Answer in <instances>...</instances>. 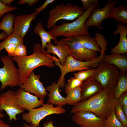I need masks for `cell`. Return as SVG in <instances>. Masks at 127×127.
<instances>
[{
  "mask_svg": "<svg viewBox=\"0 0 127 127\" xmlns=\"http://www.w3.org/2000/svg\"><path fill=\"white\" fill-rule=\"evenodd\" d=\"M84 12L82 7L74 5L70 3L65 5L63 3L57 5L50 11L47 27L52 28L59 20H73L81 16Z\"/></svg>",
  "mask_w": 127,
  "mask_h": 127,
  "instance_id": "obj_5",
  "label": "cell"
},
{
  "mask_svg": "<svg viewBox=\"0 0 127 127\" xmlns=\"http://www.w3.org/2000/svg\"><path fill=\"white\" fill-rule=\"evenodd\" d=\"M94 37L100 47L101 50V53L105 55L106 54L105 51L107 50V45L108 42L104 36L100 33L97 32L96 33Z\"/></svg>",
  "mask_w": 127,
  "mask_h": 127,
  "instance_id": "obj_32",
  "label": "cell"
},
{
  "mask_svg": "<svg viewBox=\"0 0 127 127\" xmlns=\"http://www.w3.org/2000/svg\"><path fill=\"white\" fill-rule=\"evenodd\" d=\"M103 127H123L116 118L115 110L105 119Z\"/></svg>",
  "mask_w": 127,
  "mask_h": 127,
  "instance_id": "obj_28",
  "label": "cell"
},
{
  "mask_svg": "<svg viewBox=\"0 0 127 127\" xmlns=\"http://www.w3.org/2000/svg\"><path fill=\"white\" fill-rule=\"evenodd\" d=\"M37 15L35 11L30 14L15 16L14 32L23 39L29 28L32 21L36 18Z\"/></svg>",
  "mask_w": 127,
  "mask_h": 127,
  "instance_id": "obj_15",
  "label": "cell"
},
{
  "mask_svg": "<svg viewBox=\"0 0 127 127\" xmlns=\"http://www.w3.org/2000/svg\"><path fill=\"white\" fill-rule=\"evenodd\" d=\"M71 117L77 125L83 127H103L105 119L90 111H81L75 112Z\"/></svg>",
  "mask_w": 127,
  "mask_h": 127,
  "instance_id": "obj_12",
  "label": "cell"
},
{
  "mask_svg": "<svg viewBox=\"0 0 127 127\" xmlns=\"http://www.w3.org/2000/svg\"><path fill=\"white\" fill-rule=\"evenodd\" d=\"M118 99L115 97L114 87L103 89L87 99L74 105L70 113L74 114L81 111H88L105 119L115 110Z\"/></svg>",
  "mask_w": 127,
  "mask_h": 127,
  "instance_id": "obj_1",
  "label": "cell"
},
{
  "mask_svg": "<svg viewBox=\"0 0 127 127\" xmlns=\"http://www.w3.org/2000/svg\"><path fill=\"white\" fill-rule=\"evenodd\" d=\"M17 8L13 5L6 6L0 0V16L1 17L5 13L10 12L14 11Z\"/></svg>",
  "mask_w": 127,
  "mask_h": 127,
  "instance_id": "obj_34",
  "label": "cell"
},
{
  "mask_svg": "<svg viewBox=\"0 0 127 127\" xmlns=\"http://www.w3.org/2000/svg\"><path fill=\"white\" fill-rule=\"evenodd\" d=\"M5 117L4 115L0 112V118H1Z\"/></svg>",
  "mask_w": 127,
  "mask_h": 127,
  "instance_id": "obj_45",
  "label": "cell"
},
{
  "mask_svg": "<svg viewBox=\"0 0 127 127\" xmlns=\"http://www.w3.org/2000/svg\"><path fill=\"white\" fill-rule=\"evenodd\" d=\"M40 44L37 43L33 46V52L31 55L25 56H14L11 57L17 62L18 67L19 78L18 86H20L28 78L31 73L36 68L46 66L49 68L55 66V55L44 54L41 51Z\"/></svg>",
  "mask_w": 127,
  "mask_h": 127,
  "instance_id": "obj_2",
  "label": "cell"
},
{
  "mask_svg": "<svg viewBox=\"0 0 127 127\" xmlns=\"http://www.w3.org/2000/svg\"><path fill=\"white\" fill-rule=\"evenodd\" d=\"M23 39L17 33L14 32L12 33L3 42L0 43V52L6 45L13 43L17 44L23 43Z\"/></svg>",
  "mask_w": 127,
  "mask_h": 127,
  "instance_id": "obj_27",
  "label": "cell"
},
{
  "mask_svg": "<svg viewBox=\"0 0 127 127\" xmlns=\"http://www.w3.org/2000/svg\"><path fill=\"white\" fill-rule=\"evenodd\" d=\"M81 1L83 4L82 8L84 11L87 10L90 6L94 3L95 4L98 8H100L98 0H81Z\"/></svg>",
  "mask_w": 127,
  "mask_h": 127,
  "instance_id": "obj_35",
  "label": "cell"
},
{
  "mask_svg": "<svg viewBox=\"0 0 127 127\" xmlns=\"http://www.w3.org/2000/svg\"><path fill=\"white\" fill-rule=\"evenodd\" d=\"M66 111L62 107H54L53 105L47 102L40 107L31 109L28 113H23L22 117L23 120L31 125L38 127H39L41 120L46 116L53 114H63Z\"/></svg>",
  "mask_w": 127,
  "mask_h": 127,
  "instance_id": "obj_6",
  "label": "cell"
},
{
  "mask_svg": "<svg viewBox=\"0 0 127 127\" xmlns=\"http://www.w3.org/2000/svg\"><path fill=\"white\" fill-rule=\"evenodd\" d=\"M0 58L4 65L3 68H0V81L2 84L0 90L2 91L8 86L12 87L18 86L19 70L15 66L11 57L1 56Z\"/></svg>",
  "mask_w": 127,
  "mask_h": 127,
  "instance_id": "obj_8",
  "label": "cell"
},
{
  "mask_svg": "<svg viewBox=\"0 0 127 127\" xmlns=\"http://www.w3.org/2000/svg\"><path fill=\"white\" fill-rule=\"evenodd\" d=\"M27 53L26 47L24 43L18 44L16 45L12 56H26Z\"/></svg>",
  "mask_w": 127,
  "mask_h": 127,
  "instance_id": "obj_33",
  "label": "cell"
},
{
  "mask_svg": "<svg viewBox=\"0 0 127 127\" xmlns=\"http://www.w3.org/2000/svg\"><path fill=\"white\" fill-rule=\"evenodd\" d=\"M80 88L81 90V101L87 99L103 89L100 83L93 76L84 81Z\"/></svg>",
  "mask_w": 127,
  "mask_h": 127,
  "instance_id": "obj_17",
  "label": "cell"
},
{
  "mask_svg": "<svg viewBox=\"0 0 127 127\" xmlns=\"http://www.w3.org/2000/svg\"><path fill=\"white\" fill-rule=\"evenodd\" d=\"M1 18V17L0 16V19Z\"/></svg>",
  "mask_w": 127,
  "mask_h": 127,
  "instance_id": "obj_46",
  "label": "cell"
},
{
  "mask_svg": "<svg viewBox=\"0 0 127 127\" xmlns=\"http://www.w3.org/2000/svg\"><path fill=\"white\" fill-rule=\"evenodd\" d=\"M1 1L4 4L8 6L14 0H1Z\"/></svg>",
  "mask_w": 127,
  "mask_h": 127,
  "instance_id": "obj_43",
  "label": "cell"
},
{
  "mask_svg": "<svg viewBox=\"0 0 127 127\" xmlns=\"http://www.w3.org/2000/svg\"><path fill=\"white\" fill-rule=\"evenodd\" d=\"M23 127H36L35 126L30 125L24 123ZM44 127H55L53 125V123L51 120L48 121L46 122L44 125Z\"/></svg>",
  "mask_w": 127,
  "mask_h": 127,
  "instance_id": "obj_40",
  "label": "cell"
},
{
  "mask_svg": "<svg viewBox=\"0 0 127 127\" xmlns=\"http://www.w3.org/2000/svg\"><path fill=\"white\" fill-rule=\"evenodd\" d=\"M104 55L101 53L96 59L88 61H80L69 55L67 57L65 64L62 65L59 60L55 57L54 62L55 65L58 66L61 72L60 77L57 81V84L59 88L63 87L65 83V75L69 72L80 71L96 67L99 64L103 61Z\"/></svg>",
  "mask_w": 127,
  "mask_h": 127,
  "instance_id": "obj_4",
  "label": "cell"
},
{
  "mask_svg": "<svg viewBox=\"0 0 127 127\" xmlns=\"http://www.w3.org/2000/svg\"><path fill=\"white\" fill-rule=\"evenodd\" d=\"M103 62L115 66L120 72L127 71V57L124 54H106L104 55Z\"/></svg>",
  "mask_w": 127,
  "mask_h": 127,
  "instance_id": "obj_20",
  "label": "cell"
},
{
  "mask_svg": "<svg viewBox=\"0 0 127 127\" xmlns=\"http://www.w3.org/2000/svg\"><path fill=\"white\" fill-rule=\"evenodd\" d=\"M15 16L12 14L8 13L3 17L0 22V30H2L8 36L14 32Z\"/></svg>",
  "mask_w": 127,
  "mask_h": 127,
  "instance_id": "obj_24",
  "label": "cell"
},
{
  "mask_svg": "<svg viewBox=\"0 0 127 127\" xmlns=\"http://www.w3.org/2000/svg\"><path fill=\"white\" fill-rule=\"evenodd\" d=\"M117 22L127 24V8L124 5L115 7L113 18Z\"/></svg>",
  "mask_w": 127,
  "mask_h": 127,
  "instance_id": "obj_25",
  "label": "cell"
},
{
  "mask_svg": "<svg viewBox=\"0 0 127 127\" xmlns=\"http://www.w3.org/2000/svg\"><path fill=\"white\" fill-rule=\"evenodd\" d=\"M122 107L124 114L127 117V106H123Z\"/></svg>",
  "mask_w": 127,
  "mask_h": 127,
  "instance_id": "obj_44",
  "label": "cell"
},
{
  "mask_svg": "<svg viewBox=\"0 0 127 127\" xmlns=\"http://www.w3.org/2000/svg\"><path fill=\"white\" fill-rule=\"evenodd\" d=\"M97 67L79 71L77 73L73 74L75 78L83 81L92 76L95 73Z\"/></svg>",
  "mask_w": 127,
  "mask_h": 127,
  "instance_id": "obj_30",
  "label": "cell"
},
{
  "mask_svg": "<svg viewBox=\"0 0 127 127\" xmlns=\"http://www.w3.org/2000/svg\"><path fill=\"white\" fill-rule=\"evenodd\" d=\"M0 127H11L7 123H5L0 118Z\"/></svg>",
  "mask_w": 127,
  "mask_h": 127,
  "instance_id": "obj_41",
  "label": "cell"
},
{
  "mask_svg": "<svg viewBox=\"0 0 127 127\" xmlns=\"http://www.w3.org/2000/svg\"><path fill=\"white\" fill-rule=\"evenodd\" d=\"M126 25L119 23L117 25L116 29L113 32L115 36L120 34V39L118 44L111 49V54H124L127 53V27Z\"/></svg>",
  "mask_w": 127,
  "mask_h": 127,
  "instance_id": "obj_18",
  "label": "cell"
},
{
  "mask_svg": "<svg viewBox=\"0 0 127 127\" xmlns=\"http://www.w3.org/2000/svg\"><path fill=\"white\" fill-rule=\"evenodd\" d=\"M18 105L21 109L29 111L42 106L44 100L39 99L36 95L25 91L21 87L16 91Z\"/></svg>",
  "mask_w": 127,
  "mask_h": 127,
  "instance_id": "obj_14",
  "label": "cell"
},
{
  "mask_svg": "<svg viewBox=\"0 0 127 127\" xmlns=\"http://www.w3.org/2000/svg\"><path fill=\"white\" fill-rule=\"evenodd\" d=\"M59 87L55 82L46 87V90L49 92L48 94V103L57 106L62 107L67 104L66 97H63L59 91Z\"/></svg>",
  "mask_w": 127,
  "mask_h": 127,
  "instance_id": "obj_19",
  "label": "cell"
},
{
  "mask_svg": "<svg viewBox=\"0 0 127 127\" xmlns=\"http://www.w3.org/2000/svg\"><path fill=\"white\" fill-rule=\"evenodd\" d=\"M96 7L95 4H93L87 10L84 12L83 14L74 21L71 23L63 22L60 25H56L48 32L56 39L60 36L68 38L81 34H89L88 28L85 26L84 23Z\"/></svg>",
  "mask_w": 127,
  "mask_h": 127,
  "instance_id": "obj_3",
  "label": "cell"
},
{
  "mask_svg": "<svg viewBox=\"0 0 127 127\" xmlns=\"http://www.w3.org/2000/svg\"><path fill=\"white\" fill-rule=\"evenodd\" d=\"M114 96L118 99L123 93L127 91V75L125 72H120L117 83L114 87Z\"/></svg>",
  "mask_w": 127,
  "mask_h": 127,
  "instance_id": "obj_23",
  "label": "cell"
},
{
  "mask_svg": "<svg viewBox=\"0 0 127 127\" xmlns=\"http://www.w3.org/2000/svg\"></svg>",
  "mask_w": 127,
  "mask_h": 127,
  "instance_id": "obj_47",
  "label": "cell"
},
{
  "mask_svg": "<svg viewBox=\"0 0 127 127\" xmlns=\"http://www.w3.org/2000/svg\"><path fill=\"white\" fill-rule=\"evenodd\" d=\"M118 101L122 106H127V91L124 92L119 97Z\"/></svg>",
  "mask_w": 127,
  "mask_h": 127,
  "instance_id": "obj_37",
  "label": "cell"
},
{
  "mask_svg": "<svg viewBox=\"0 0 127 127\" xmlns=\"http://www.w3.org/2000/svg\"><path fill=\"white\" fill-rule=\"evenodd\" d=\"M67 44L70 51L71 55L80 61H88L98 57V52L88 50L80 43L71 38L61 39Z\"/></svg>",
  "mask_w": 127,
  "mask_h": 127,
  "instance_id": "obj_11",
  "label": "cell"
},
{
  "mask_svg": "<svg viewBox=\"0 0 127 127\" xmlns=\"http://www.w3.org/2000/svg\"><path fill=\"white\" fill-rule=\"evenodd\" d=\"M115 111L116 116L123 127H127V117L124 114L122 106L117 101L116 103Z\"/></svg>",
  "mask_w": 127,
  "mask_h": 127,
  "instance_id": "obj_29",
  "label": "cell"
},
{
  "mask_svg": "<svg viewBox=\"0 0 127 127\" xmlns=\"http://www.w3.org/2000/svg\"><path fill=\"white\" fill-rule=\"evenodd\" d=\"M40 75H36L33 71L20 86L25 91L35 94L39 99L44 100L48 93L43 83L40 80Z\"/></svg>",
  "mask_w": 127,
  "mask_h": 127,
  "instance_id": "obj_13",
  "label": "cell"
},
{
  "mask_svg": "<svg viewBox=\"0 0 127 127\" xmlns=\"http://www.w3.org/2000/svg\"><path fill=\"white\" fill-rule=\"evenodd\" d=\"M39 1L38 0H20L17 3V4L21 5L26 3L29 5L32 6Z\"/></svg>",
  "mask_w": 127,
  "mask_h": 127,
  "instance_id": "obj_39",
  "label": "cell"
},
{
  "mask_svg": "<svg viewBox=\"0 0 127 127\" xmlns=\"http://www.w3.org/2000/svg\"><path fill=\"white\" fill-rule=\"evenodd\" d=\"M3 111L9 116L10 121L16 120V115L24 112L18 105L16 91L9 90L0 94V112Z\"/></svg>",
  "mask_w": 127,
  "mask_h": 127,
  "instance_id": "obj_10",
  "label": "cell"
},
{
  "mask_svg": "<svg viewBox=\"0 0 127 127\" xmlns=\"http://www.w3.org/2000/svg\"><path fill=\"white\" fill-rule=\"evenodd\" d=\"M55 1V0H46L42 5L35 9V11L38 14L40 12L45 9L49 4L52 3Z\"/></svg>",
  "mask_w": 127,
  "mask_h": 127,
  "instance_id": "obj_38",
  "label": "cell"
},
{
  "mask_svg": "<svg viewBox=\"0 0 127 127\" xmlns=\"http://www.w3.org/2000/svg\"><path fill=\"white\" fill-rule=\"evenodd\" d=\"M97 67V70L92 76L100 83L103 89L114 87L120 73L118 68L103 61Z\"/></svg>",
  "mask_w": 127,
  "mask_h": 127,
  "instance_id": "obj_7",
  "label": "cell"
},
{
  "mask_svg": "<svg viewBox=\"0 0 127 127\" xmlns=\"http://www.w3.org/2000/svg\"><path fill=\"white\" fill-rule=\"evenodd\" d=\"M83 82L74 76L71 77L68 80L65 85V93L66 94L72 90L80 87Z\"/></svg>",
  "mask_w": 127,
  "mask_h": 127,
  "instance_id": "obj_31",
  "label": "cell"
},
{
  "mask_svg": "<svg viewBox=\"0 0 127 127\" xmlns=\"http://www.w3.org/2000/svg\"><path fill=\"white\" fill-rule=\"evenodd\" d=\"M8 36L4 31L0 34V40L5 39Z\"/></svg>",
  "mask_w": 127,
  "mask_h": 127,
  "instance_id": "obj_42",
  "label": "cell"
},
{
  "mask_svg": "<svg viewBox=\"0 0 127 127\" xmlns=\"http://www.w3.org/2000/svg\"></svg>",
  "mask_w": 127,
  "mask_h": 127,
  "instance_id": "obj_48",
  "label": "cell"
},
{
  "mask_svg": "<svg viewBox=\"0 0 127 127\" xmlns=\"http://www.w3.org/2000/svg\"><path fill=\"white\" fill-rule=\"evenodd\" d=\"M69 38L81 43L85 48L91 51L100 53V47L95 37H91L89 34H83Z\"/></svg>",
  "mask_w": 127,
  "mask_h": 127,
  "instance_id": "obj_21",
  "label": "cell"
},
{
  "mask_svg": "<svg viewBox=\"0 0 127 127\" xmlns=\"http://www.w3.org/2000/svg\"><path fill=\"white\" fill-rule=\"evenodd\" d=\"M56 45H55L51 42L48 43L46 45V50L45 52L47 54L52 53L53 55H56L59 58L61 64L64 65L66 60L69 55H71V52L66 43L61 39L60 41H57Z\"/></svg>",
  "mask_w": 127,
  "mask_h": 127,
  "instance_id": "obj_16",
  "label": "cell"
},
{
  "mask_svg": "<svg viewBox=\"0 0 127 127\" xmlns=\"http://www.w3.org/2000/svg\"><path fill=\"white\" fill-rule=\"evenodd\" d=\"M116 0H109L103 7L95 9L92 12L89 18L85 22L84 25L87 28L94 26L98 29L103 30L101 26L102 21L106 19L113 18L114 10Z\"/></svg>",
  "mask_w": 127,
  "mask_h": 127,
  "instance_id": "obj_9",
  "label": "cell"
},
{
  "mask_svg": "<svg viewBox=\"0 0 127 127\" xmlns=\"http://www.w3.org/2000/svg\"><path fill=\"white\" fill-rule=\"evenodd\" d=\"M81 89L79 87L69 91L66 93V97L67 104L74 105L81 101Z\"/></svg>",
  "mask_w": 127,
  "mask_h": 127,
  "instance_id": "obj_26",
  "label": "cell"
},
{
  "mask_svg": "<svg viewBox=\"0 0 127 127\" xmlns=\"http://www.w3.org/2000/svg\"><path fill=\"white\" fill-rule=\"evenodd\" d=\"M34 32L38 35L40 38L42 43L41 51L43 53L46 54L44 48H46L47 44L51 42L52 40H53L55 44H56L57 41V39L54 38L44 30L43 24L41 22H39L37 23L34 28Z\"/></svg>",
  "mask_w": 127,
  "mask_h": 127,
  "instance_id": "obj_22",
  "label": "cell"
},
{
  "mask_svg": "<svg viewBox=\"0 0 127 127\" xmlns=\"http://www.w3.org/2000/svg\"><path fill=\"white\" fill-rule=\"evenodd\" d=\"M17 44L13 43L8 44L5 46L4 49L7 52L8 55L10 57H12Z\"/></svg>",
  "mask_w": 127,
  "mask_h": 127,
  "instance_id": "obj_36",
  "label": "cell"
}]
</instances>
